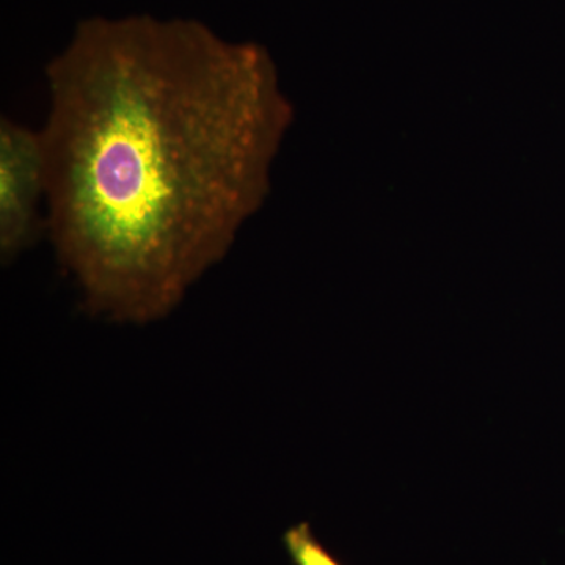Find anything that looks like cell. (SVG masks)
I'll return each instance as SVG.
<instances>
[{"label":"cell","mask_w":565,"mask_h":565,"mask_svg":"<svg viewBox=\"0 0 565 565\" xmlns=\"http://www.w3.org/2000/svg\"><path fill=\"white\" fill-rule=\"evenodd\" d=\"M46 82L55 256L88 313L161 321L269 193L291 118L273 58L199 21L92 18Z\"/></svg>","instance_id":"obj_1"},{"label":"cell","mask_w":565,"mask_h":565,"mask_svg":"<svg viewBox=\"0 0 565 565\" xmlns=\"http://www.w3.org/2000/svg\"><path fill=\"white\" fill-rule=\"evenodd\" d=\"M47 162L41 129L0 120V262L3 266L32 247L46 230Z\"/></svg>","instance_id":"obj_2"},{"label":"cell","mask_w":565,"mask_h":565,"mask_svg":"<svg viewBox=\"0 0 565 565\" xmlns=\"http://www.w3.org/2000/svg\"><path fill=\"white\" fill-rule=\"evenodd\" d=\"M282 544L296 565H341L316 539L308 523L289 527L282 535Z\"/></svg>","instance_id":"obj_3"}]
</instances>
